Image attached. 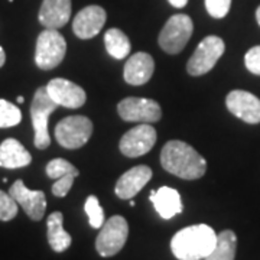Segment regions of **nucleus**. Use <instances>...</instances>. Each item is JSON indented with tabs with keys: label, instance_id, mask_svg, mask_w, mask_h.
<instances>
[{
	"label": "nucleus",
	"instance_id": "obj_1",
	"mask_svg": "<svg viewBox=\"0 0 260 260\" xmlns=\"http://www.w3.org/2000/svg\"><path fill=\"white\" fill-rule=\"evenodd\" d=\"M160 165L169 174L188 181L200 179L207 171V160L182 140H169L164 146Z\"/></svg>",
	"mask_w": 260,
	"mask_h": 260
},
{
	"label": "nucleus",
	"instance_id": "obj_2",
	"mask_svg": "<svg viewBox=\"0 0 260 260\" xmlns=\"http://www.w3.org/2000/svg\"><path fill=\"white\" fill-rule=\"evenodd\" d=\"M217 236L207 224L189 225L172 237L171 249L178 260H203L215 247Z\"/></svg>",
	"mask_w": 260,
	"mask_h": 260
},
{
	"label": "nucleus",
	"instance_id": "obj_3",
	"mask_svg": "<svg viewBox=\"0 0 260 260\" xmlns=\"http://www.w3.org/2000/svg\"><path fill=\"white\" fill-rule=\"evenodd\" d=\"M56 109L58 104L49 97L47 87H39L34 94V100L30 104V117L35 130L34 143L41 150L47 149L51 145V138L48 133V120Z\"/></svg>",
	"mask_w": 260,
	"mask_h": 260
},
{
	"label": "nucleus",
	"instance_id": "obj_4",
	"mask_svg": "<svg viewBox=\"0 0 260 260\" xmlns=\"http://www.w3.org/2000/svg\"><path fill=\"white\" fill-rule=\"evenodd\" d=\"M194 32L192 19L188 15L178 13L168 19L164 29L160 30L158 42L160 48L171 55L179 54L186 47L189 38Z\"/></svg>",
	"mask_w": 260,
	"mask_h": 260
},
{
	"label": "nucleus",
	"instance_id": "obj_5",
	"mask_svg": "<svg viewBox=\"0 0 260 260\" xmlns=\"http://www.w3.org/2000/svg\"><path fill=\"white\" fill-rule=\"evenodd\" d=\"M67 54V42L58 29H44L37 41L35 62L38 68L49 71L62 62Z\"/></svg>",
	"mask_w": 260,
	"mask_h": 260
},
{
	"label": "nucleus",
	"instance_id": "obj_6",
	"mask_svg": "<svg viewBox=\"0 0 260 260\" xmlns=\"http://www.w3.org/2000/svg\"><path fill=\"white\" fill-rule=\"evenodd\" d=\"M93 135V123L85 116H68L55 126L56 142L65 149H80Z\"/></svg>",
	"mask_w": 260,
	"mask_h": 260
},
{
	"label": "nucleus",
	"instance_id": "obj_7",
	"mask_svg": "<svg viewBox=\"0 0 260 260\" xmlns=\"http://www.w3.org/2000/svg\"><path fill=\"white\" fill-rule=\"evenodd\" d=\"M129 234V224L121 215H113L102 225V232L97 236L95 249L103 257L117 254L126 244Z\"/></svg>",
	"mask_w": 260,
	"mask_h": 260
},
{
	"label": "nucleus",
	"instance_id": "obj_8",
	"mask_svg": "<svg viewBox=\"0 0 260 260\" xmlns=\"http://www.w3.org/2000/svg\"><path fill=\"white\" fill-rule=\"evenodd\" d=\"M224 49H225V45L221 38L214 37V35L204 38L186 64L188 74L198 77V75H204L208 71H211L214 65L217 64V61L224 54Z\"/></svg>",
	"mask_w": 260,
	"mask_h": 260
},
{
	"label": "nucleus",
	"instance_id": "obj_9",
	"mask_svg": "<svg viewBox=\"0 0 260 260\" xmlns=\"http://www.w3.org/2000/svg\"><path fill=\"white\" fill-rule=\"evenodd\" d=\"M117 113L124 121L136 123H156L162 117L158 102L140 97H127L117 106Z\"/></svg>",
	"mask_w": 260,
	"mask_h": 260
},
{
	"label": "nucleus",
	"instance_id": "obj_10",
	"mask_svg": "<svg viewBox=\"0 0 260 260\" xmlns=\"http://www.w3.org/2000/svg\"><path fill=\"white\" fill-rule=\"evenodd\" d=\"M156 143V130L149 123H142L123 135L119 148L127 158H138L148 153Z\"/></svg>",
	"mask_w": 260,
	"mask_h": 260
},
{
	"label": "nucleus",
	"instance_id": "obj_11",
	"mask_svg": "<svg viewBox=\"0 0 260 260\" xmlns=\"http://www.w3.org/2000/svg\"><path fill=\"white\" fill-rule=\"evenodd\" d=\"M9 194L18 203L28 217L34 221L42 220L47 210V197L44 191H32L26 188L22 179H18L10 186Z\"/></svg>",
	"mask_w": 260,
	"mask_h": 260
},
{
	"label": "nucleus",
	"instance_id": "obj_12",
	"mask_svg": "<svg viewBox=\"0 0 260 260\" xmlns=\"http://www.w3.org/2000/svg\"><path fill=\"white\" fill-rule=\"evenodd\" d=\"M45 87L49 97L61 107L78 109L87 100V94L83 88L65 78H54Z\"/></svg>",
	"mask_w": 260,
	"mask_h": 260
},
{
	"label": "nucleus",
	"instance_id": "obj_13",
	"mask_svg": "<svg viewBox=\"0 0 260 260\" xmlns=\"http://www.w3.org/2000/svg\"><path fill=\"white\" fill-rule=\"evenodd\" d=\"M229 112L246 123H260V100L249 91L234 90L225 99Z\"/></svg>",
	"mask_w": 260,
	"mask_h": 260
},
{
	"label": "nucleus",
	"instance_id": "obj_14",
	"mask_svg": "<svg viewBox=\"0 0 260 260\" xmlns=\"http://www.w3.org/2000/svg\"><path fill=\"white\" fill-rule=\"evenodd\" d=\"M106 10L102 6H87L77 13L73 22V30L75 37L80 39H91L100 34V30L106 23Z\"/></svg>",
	"mask_w": 260,
	"mask_h": 260
},
{
	"label": "nucleus",
	"instance_id": "obj_15",
	"mask_svg": "<svg viewBox=\"0 0 260 260\" xmlns=\"http://www.w3.org/2000/svg\"><path fill=\"white\" fill-rule=\"evenodd\" d=\"M45 172L48 178L55 179L52 185V194L59 198H62L70 192L74 184V179L80 175V171L71 162L62 158L52 159L51 162H48Z\"/></svg>",
	"mask_w": 260,
	"mask_h": 260
},
{
	"label": "nucleus",
	"instance_id": "obj_16",
	"mask_svg": "<svg viewBox=\"0 0 260 260\" xmlns=\"http://www.w3.org/2000/svg\"><path fill=\"white\" fill-rule=\"evenodd\" d=\"M152 178V169L146 165H139L124 172L114 188L116 195L120 200H132L135 195L142 191V188L148 184Z\"/></svg>",
	"mask_w": 260,
	"mask_h": 260
},
{
	"label": "nucleus",
	"instance_id": "obj_17",
	"mask_svg": "<svg viewBox=\"0 0 260 260\" xmlns=\"http://www.w3.org/2000/svg\"><path fill=\"white\" fill-rule=\"evenodd\" d=\"M71 18V0H44L39 9V23L47 29H59Z\"/></svg>",
	"mask_w": 260,
	"mask_h": 260
},
{
	"label": "nucleus",
	"instance_id": "obj_18",
	"mask_svg": "<svg viewBox=\"0 0 260 260\" xmlns=\"http://www.w3.org/2000/svg\"><path fill=\"white\" fill-rule=\"evenodd\" d=\"M155 71V61L146 52H136L124 65V81L132 85H143L152 78Z\"/></svg>",
	"mask_w": 260,
	"mask_h": 260
},
{
	"label": "nucleus",
	"instance_id": "obj_19",
	"mask_svg": "<svg viewBox=\"0 0 260 260\" xmlns=\"http://www.w3.org/2000/svg\"><path fill=\"white\" fill-rule=\"evenodd\" d=\"M149 200L155 205L156 213L165 220L175 217L184 210L179 192L169 186H160L156 191H152L149 195Z\"/></svg>",
	"mask_w": 260,
	"mask_h": 260
},
{
	"label": "nucleus",
	"instance_id": "obj_20",
	"mask_svg": "<svg viewBox=\"0 0 260 260\" xmlns=\"http://www.w3.org/2000/svg\"><path fill=\"white\" fill-rule=\"evenodd\" d=\"M32 162V156L23 145L16 139H6L0 145V167L8 169L28 167Z\"/></svg>",
	"mask_w": 260,
	"mask_h": 260
},
{
	"label": "nucleus",
	"instance_id": "obj_21",
	"mask_svg": "<svg viewBox=\"0 0 260 260\" xmlns=\"http://www.w3.org/2000/svg\"><path fill=\"white\" fill-rule=\"evenodd\" d=\"M64 215L59 211L49 214L47 218L48 227V242L52 250L56 253L65 251L71 246V236L64 230Z\"/></svg>",
	"mask_w": 260,
	"mask_h": 260
},
{
	"label": "nucleus",
	"instance_id": "obj_22",
	"mask_svg": "<svg viewBox=\"0 0 260 260\" xmlns=\"http://www.w3.org/2000/svg\"><path fill=\"white\" fill-rule=\"evenodd\" d=\"M104 45L107 52L116 59H124L130 54V41L127 35L120 29L112 28L104 34Z\"/></svg>",
	"mask_w": 260,
	"mask_h": 260
},
{
	"label": "nucleus",
	"instance_id": "obj_23",
	"mask_svg": "<svg viewBox=\"0 0 260 260\" xmlns=\"http://www.w3.org/2000/svg\"><path fill=\"white\" fill-rule=\"evenodd\" d=\"M237 249V237L232 230H224L217 236L213 251L204 260H234Z\"/></svg>",
	"mask_w": 260,
	"mask_h": 260
},
{
	"label": "nucleus",
	"instance_id": "obj_24",
	"mask_svg": "<svg viewBox=\"0 0 260 260\" xmlns=\"http://www.w3.org/2000/svg\"><path fill=\"white\" fill-rule=\"evenodd\" d=\"M22 121V113L15 104L0 99V129L13 127Z\"/></svg>",
	"mask_w": 260,
	"mask_h": 260
},
{
	"label": "nucleus",
	"instance_id": "obj_25",
	"mask_svg": "<svg viewBox=\"0 0 260 260\" xmlns=\"http://www.w3.org/2000/svg\"><path fill=\"white\" fill-rule=\"evenodd\" d=\"M85 214L88 215V221L93 229H102L104 224V211L99 203V198L95 195H90L84 205Z\"/></svg>",
	"mask_w": 260,
	"mask_h": 260
},
{
	"label": "nucleus",
	"instance_id": "obj_26",
	"mask_svg": "<svg viewBox=\"0 0 260 260\" xmlns=\"http://www.w3.org/2000/svg\"><path fill=\"white\" fill-rule=\"evenodd\" d=\"M18 214V203L0 189V221H10Z\"/></svg>",
	"mask_w": 260,
	"mask_h": 260
},
{
	"label": "nucleus",
	"instance_id": "obj_27",
	"mask_svg": "<svg viewBox=\"0 0 260 260\" xmlns=\"http://www.w3.org/2000/svg\"><path fill=\"white\" fill-rule=\"evenodd\" d=\"M232 8V0H205V9L215 19H223Z\"/></svg>",
	"mask_w": 260,
	"mask_h": 260
},
{
	"label": "nucleus",
	"instance_id": "obj_28",
	"mask_svg": "<svg viewBox=\"0 0 260 260\" xmlns=\"http://www.w3.org/2000/svg\"><path fill=\"white\" fill-rule=\"evenodd\" d=\"M244 64L251 74L260 75V45L250 48L247 51V54L244 56Z\"/></svg>",
	"mask_w": 260,
	"mask_h": 260
},
{
	"label": "nucleus",
	"instance_id": "obj_29",
	"mask_svg": "<svg viewBox=\"0 0 260 260\" xmlns=\"http://www.w3.org/2000/svg\"><path fill=\"white\" fill-rule=\"evenodd\" d=\"M174 8H177V9H181V8H185L186 3H188V0H168Z\"/></svg>",
	"mask_w": 260,
	"mask_h": 260
},
{
	"label": "nucleus",
	"instance_id": "obj_30",
	"mask_svg": "<svg viewBox=\"0 0 260 260\" xmlns=\"http://www.w3.org/2000/svg\"><path fill=\"white\" fill-rule=\"evenodd\" d=\"M5 62H6V54H5L3 48L0 47V68L5 65Z\"/></svg>",
	"mask_w": 260,
	"mask_h": 260
},
{
	"label": "nucleus",
	"instance_id": "obj_31",
	"mask_svg": "<svg viewBox=\"0 0 260 260\" xmlns=\"http://www.w3.org/2000/svg\"><path fill=\"white\" fill-rule=\"evenodd\" d=\"M256 20H257V23H259L260 26V6L257 8V10H256Z\"/></svg>",
	"mask_w": 260,
	"mask_h": 260
},
{
	"label": "nucleus",
	"instance_id": "obj_32",
	"mask_svg": "<svg viewBox=\"0 0 260 260\" xmlns=\"http://www.w3.org/2000/svg\"><path fill=\"white\" fill-rule=\"evenodd\" d=\"M25 102V99L23 97H18V103H23Z\"/></svg>",
	"mask_w": 260,
	"mask_h": 260
}]
</instances>
